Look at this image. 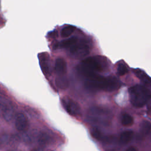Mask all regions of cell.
Masks as SVG:
<instances>
[{
    "label": "cell",
    "instance_id": "obj_8",
    "mask_svg": "<svg viewBox=\"0 0 151 151\" xmlns=\"http://www.w3.org/2000/svg\"><path fill=\"white\" fill-rule=\"evenodd\" d=\"M29 126V122L26 115L22 113L16 114L15 117V126L19 132L25 131Z\"/></svg>",
    "mask_w": 151,
    "mask_h": 151
},
{
    "label": "cell",
    "instance_id": "obj_12",
    "mask_svg": "<svg viewBox=\"0 0 151 151\" xmlns=\"http://www.w3.org/2000/svg\"><path fill=\"white\" fill-rule=\"evenodd\" d=\"M134 132L132 130H125L121 133L119 137V142L122 145H126L133 139Z\"/></svg>",
    "mask_w": 151,
    "mask_h": 151
},
{
    "label": "cell",
    "instance_id": "obj_15",
    "mask_svg": "<svg viewBox=\"0 0 151 151\" xmlns=\"http://www.w3.org/2000/svg\"><path fill=\"white\" fill-rule=\"evenodd\" d=\"M55 83L56 85L61 89L67 88L69 85L68 80L64 76H58L55 79Z\"/></svg>",
    "mask_w": 151,
    "mask_h": 151
},
{
    "label": "cell",
    "instance_id": "obj_17",
    "mask_svg": "<svg viewBox=\"0 0 151 151\" xmlns=\"http://www.w3.org/2000/svg\"><path fill=\"white\" fill-rule=\"evenodd\" d=\"M121 123L124 126H129L133 123V117L128 113H124L121 117Z\"/></svg>",
    "mask_w": 151,
    "mask_h": 151
},
{
    "label": "cell",
    "instance_id": "obj_6",
    "mask_svg": "<svg viewBox=\"0 0 151 151\" xmlns=\"http://www.w3.org/2000/svg\"><path fill=\"white\" fill-rule=\"evenodd\" d=\"M61 102L63 108L70 115L76 117L80 114L81 107L80 105L68 96L63 97L61 99Z\"/></svg>",
    "mask_w": 151,
    "mask_h": 151
},
{
    "label": "cell",
    "instance_id": "obj_11",
    "mask_svg": "<svg viewBox=\"0 0 151 151\" xmlns=\"http://www.w3.org/2000/svg\"><path fill=\"white\" fill-rule=\"evenodd\" d=\"M133 72L143 84L147 86L150 85L151 80L150 77L146 74L145 71L140 68H134L133 69Z\"/></svg>",
    "mask_w": 151,
    "mask_h": 151
},
{
    "label": "cell",
    "instance_id": "obj_1",
    "mask_svg": "<svg viewBox=\"0 0 151 151\" xmlns=\"http://www.w3.org/2000/svg\"><path fill=\"white\" fill-rule=\"evenodd\" d=\"M86 85L92 90L113 91L121 86V83L115 77L102 76L98 74L90 75L86 77Z\"/></svg>",
    "mask_w": 151,
    "mask_h": 151
},
{
    "label": "cell",
    "instance_id": "obj_5",
    "mask_svg": "<svg viewBox=\"0 0 151 151\" xmlns=\"http://www.w3.org/2000/svg\"><path fill=\"white\" fill-rule=\"evenodd\" d=\"M113 114L111 110L100 106L90 107L87 114V120L91 124L107 126L110 123Z\"/></svg>",
    "mask_w": 151,
    "mask_h": 151
},
{
    "label": "cell",
    "instance_id": "obj_25",
    "mask_svg": "<svg viewBox=\"0 0 151 151\" xmlns=\"http://www.w3.org/2000/svg\"><path fill=\"white\" fill-rule=\"evenodd\" d=\"M9 151H14V150H9Z\"/></svg>",
    "mask_w": 151,
    "mask_h": 151
},
{
    "label": "cell",
    "instance_id": "obj_22",
    "mask_svg": "<svg viewBox=\"0 0 151 151\" xmlns=\"http://www.w3.org/2000/svg\"><path fill=\"white\" fill-rule=\"evenodd\" d=\"M125 151H138L137 149L134 146H130Z\"/></svg>",
    "mask_w": 151,
    "mask_h": 151
},
{
    "label": "cell",
    "instance_id": "obj_2",
    "mask_svg": "<svg viewBox=\"0 0 151 151\" xmlns=\"http://www.w3.org/2000/svg\"><path fill=\"white\" fill-rule=\"evenodd\" d=\"M107 60L105 57L96 55L83 59L78 67L79 72L85 77L98 72L103 71L107 67Z\"/></svg>",
    "mask_w": 151,
    "mask_h": 151
},
{
    "label": "cell",
    "instance_id": "obj_3",
    "mask_svg": "<svg viewBox=\"0 0 151 151\" xmlns=\"http://www.w3.org/2000/svg\"><path fill=\"white\" fill-rule=\"evenodd\" d=\"M60 46L67 49L70 54L76 58L86 57L90 52V47L86 41L74 37L62 41Z\"/></svg>",
    "mask_w": 151,
    "mask_h": 151
},
{
    "label": "cell",
    "instance_id": "obj_24",
    "mask_svg": "<svg viewBox=\"0 0 151 151\" xmlns=\"http://www.w3.org/2000/svg\"><path fill=\"white\" fill-rule=\"evenodd\" d=\"M106 151H119V150L116 148H111V149H108Z\"/></svg>",
    "mask_w": 151,
    "mask_h": 151
},
{
    "label": "cell",
    "instance_id": "obj_16",
    "mask_svg": "<svg viewBox=\"0 0 151 151\" xmlns=\"http://www.w3.org/2000/svg\"><path fill=\"white\" fill-rule=\"evenodd\" d=\"M76 29V27L71 25L65 26L61 31V35L63 38H67L70 36Z\"/></svg>",
    "mask_w": 151,
    "mask_h": 151
},
{
    "label": "cell",
    "instance_id": "obj_23",
    "mask_svg": "<svg viewBox=\"0 0 151 151\" xmlns=\"http://www.w3.org/2000/svg\"><path fill=\"white\" fill-rule=\"evenodd\" d=\"M30 151H43V148L42 147H37L32 149Z\"/></svg>",
    "mask_w": 151,
    "mask_h": 151
},
{
    "label": "cell",
    "instance_id": "obj_7",
    "mask_svg": "<svg viewBox=\"0 0 151 151\" xmlns=\"http://www.w3.org/2000/svg\"><path fill=\"white\" fill-rule=\"evenodd\" d=\"M38 60L42 72L46 76H50L52 71L51 60L49 54L46 52L38 54Z\"/></svg>",
    "mask_w": 151,
    "mask_h": 151
},
{
    "label": "cell",
    "instance_id": "obj_9",
    "mask_svg": "<svg viewBox=\"0 0 151 151\" xmlns=\"http://www.w3.org/2000/svg\"><path fill=\"white\" fill-rule=\"evenodd\" d=\"M151 124L149 121L144 120L140 125L139 132L137 135V140H142L146 136L148 135L150 132Z\"/></svg>",
    "mask_w": 151,
    "mask_h": 151
},
{
    "label": "cell",
    "instance_id": "obj_21",
    "mask_svg": "<svg viewBox=\"0 0 151 151\" xmlns=\"http://www.w3.org/2000/svg\"><path fill=\"white\" fill-rule=\"evenodd\" d=\"M101 141L105 144H110L115 141V137L113 136H103Z\"/></svg>",
    "mask_w": 151,
    "mask_h": 151
},
{
    "label": "cell",
    "instance_id": "obj_18",
    "mask_svg": "<svg viewBox=\"0 0 151 151\" xmlns=\"http://www.w3.org/2000/svg\"><path fill=\"white\" fill-rule=\"evenodd\" d=\"M127 73H128L127 67L124 63H121L118 64L117 67V74L119 76H122L125 75Z\"/></svg>",
    "mask_w": 151,
    "mask_h": 151
},
{
    "label": "cell",
    "instance_id": "obj_20",
    "mask_svg": "<svg viewBox=\"0 0 151 151\" xmlns=\"http://www.w3.org/2000/svg\"><path fill=\"white\" fill-rule=\"evenodd\" d=\"M10 141V136L7 134H3L0 137V147H4Z\"/></svg>",
    "mask_w": 151,
    "mask_h": 151
},
{
    "label": "cell",
    "instance_id": "obj_13",
    "mask_svg": "<svg viewBox=\"0 0 151 151\" xmlns=\"http://www.w3.org/2000/svg\"><path fill=\"white\" fill-rule=\"evenodd\" d=\"M3 117L5 121L8 122H11L14 119H15V110L14 107H12V104L6 107L4 111H2Z\"/></svg>",
    "mask_w": 151,
    "mask_h": 151
},
{
    "label": "cell",
    "instance_id": "obj_14",
    "mask_svg": "<svg viewBox=\"0 0 151 151\" xmlns=\"http://www.w3.org/2000/svg\"><path fill=\"white\" fill-rule=\"evenodd\" d=\"M52 137L51 135L45 132H40L38 135V142L41 145H47L52 142Z\"/></svg>",
    "mask_w": 151,
    "mask_h": 151
},
{
    "label": "cell",
    "instance_id": "obj_19",
    "mask_svg": "<svg viewBox=\"0 0 151 151\" xmlns=\"http://www.w3.org/2000/svg\"><path fill=\"white\" fill-rule=\"evenodd\" d=\"M90 133L94 138L99 140H101L103 137L101 132L97 127L92 128L90 130Z\"/></svg>",
    "mask_w": 151,
    "mask_h": 151
},
{
    "label": "cell",
    "instance_id": "obj_4",
    "mask_svg": "<svg viewBox=\"0 0 151 151\" xmlns=\"http://www.w3.org/2000/svg\"><path fill=\"white\" fill-rule=\"evenodd\" d=\"M130 101L133 106L141 108L145 106L150 99V90L145 86L136 84L129 88Z\"/></svg>",
    "mask_w": 151,
    "mask_h": 151
},
{
    "label": "cell",
    "instance_id": "obj_10",
    "mask_svg": "<svg viewBox=\"0 0 151 151\" xmlns=\"http://www.w3.org/2000/svg\"><path fill=\"white\" fill-rule=\"evenodd\" d=\"M54 68L58 76H64L67 71V63L63 58H58L55 62Z\"/></svg>",
    "mask_w": 151,
    "mask_h": 151
}]
</instances>
